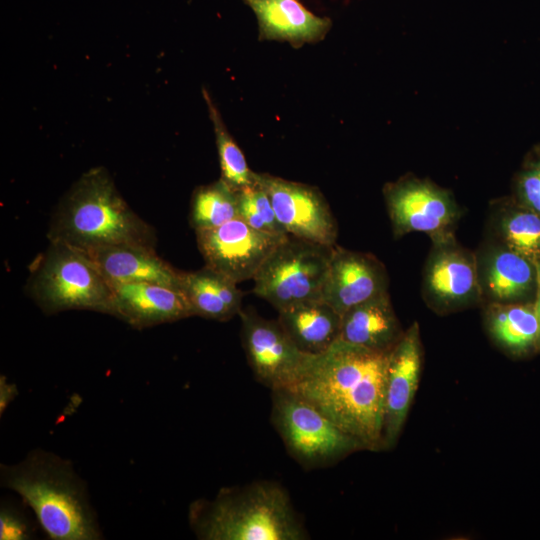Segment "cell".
<instances>
[{"instance_id": "cell-10", "label": "cell", "mask_w": 540, "mask_h": 540, "mask_svg": "<svg viewBox=\"0 0 540 540\" xmlns=\"http://www.w3.org/2000/svg\"><path fill=\"white\" fill-rule=\"evenodd\" d=\"M239 316L242 345L255 378L271 390L291 387L312 355L298 349L278 320L249 309Z\"/></svg>"}, {"instance_id": "cell-6", "label": "cell", "mask_w": 540, "mask_h": 540, "mask_svg": "<svg viewBox=\"0 0 540 540\" xmlns=\"http://www.w3.org/2000/svg\"><path fill=\"white\" fill-rule=\"evenodd\" d=\"M272 391L271 420L290 455L305 468L333 464L363 449L309 401L288 388Z\"/></svg>"}, {"instance_id": "cell-18", "label": "cell", "mask_w": 540, "mask_h": 540, "mask_svg": "<svg viewBox=\"0 0 540 540\" xmlns=\"http://www.w3.org/2000/svg\"><path fill=\"white\" fill-rule=\"evenodd\" d=\"M255 13L260 40L287 41L292 46L322 40L332 22L308 10L299 0H244Z\"/></svg>"}, {"instance_id": "cell-26", "label": "cell", "mask_w": 540, "mask_h": 540, "mask_svg": "<svg viewBox=\"0 0 540 540\" xmlns=\"http://www.w3.org/2000/svg\"><path fill=\"white\" fill-rule=\"evenodd\" d=\"M239 218L251 227L278 236L289 235L279 222L266 191L257 183L238 191Z\"/></svg>"}, {"instance_id": "cell-3", "label": "cell", "mask_w": 540, "mask_h": 540, "mask_svg": "<svg viewBox=\"0 0 540 540\" xmlns=\"http://www.w3.org/2000/svg\"><path fill=\"white\" fill-rule=\"evenodd\" d=\"M1 485L21 496L48 538H102L84 481L70 461L42 449L14 465L0 466Z\"/></svg>"}, {"instance_id": "cell-30", "label": "cell", "mask_w": 540, "mask_h": 540, "mask_svg": "<svg viewBox=\"0 0 540 540\" xmlns=\"http://www.w3.org/2000/svg\"><path fill=\"white\" fill-rule=\"evenodd\" d=\"M533 303H534L535 312H536V315L540 324V284H538L536 296ZM539 349H540V343H539Z\"/></svg>"}, {"instance_id": "cell-28", "label": "cell", "mask_w": 540, "mask_h": 540, "mask_svg": "<svg viewBox=\"0 0 540 540\" xmlns=\"http://www.w3.org/2000/svg\"><path fill=\"white\" fill-rule=\"evenodd\" d=\"M34 536V528L17 507L2 503L0 508V539L27 540Z\"/></svg>"}, {"instance_id": "cell-7", "label": "cell", "mask_w": 540, "mask_h": 540, "mask_svg": "<svg viewBox=\"0 0 540 540\" xmlns=\"http://www.w3.org/2000/svg\"><path fill=\"white\" fill-rule=\"evenodd\" d=\"M333 246L288 235L253 277V292L278 312L321 299Z\"/></svg>"}, {"instance_id": "cell-20", "label": "cell", "mask_w": 540, "mask_h": 540, "mask_svg": "<svg viewBox=\"0 0 540 540\" xmlns=\"http://www.w3.org/2000/svg\"><path fill=\"white\" fill-rule=\"evenodd\" d=\"M232 279L204 266L189 272L180 271V291L193 316L227 321L242 310L243 293Z\"/></svg>"}, {"instance_id": "cell-21", "label": "cell", "mask_w": 540, "mask_h": 540, "mask_svg": "<svg viewBox=\"0 0 540 540\" xmlns=\"http://www.w3.org/2000/svg\"><path fill=\"white\" fill-rule=\"evenodd\" d=\"M277 320L305 354L326 352L339 338L341 315L322 299L307 301L278 312Z\"/></svg>"}, {"instance_id": "cell-29", "label": "cell", "mask_w": 540, "mask_h": 540, "mask_svg": "<svg viewBox=\"0 0 540 540\" xmlns=\"http://www.w3.org/2000/svg\"><path fill=\"white\" fill-rule=\"evenodd\" d=\"M18 394L15 384L8 383L6 377L1 376L0 378V412L6 410L7 406L15 396Z\"/></svg>"}, {"instance_id": "cell-12", "label": "cell", "mask_w": 540, "mask_h": 540, "mask_svg": "<svg viewBox=\"0 0 540 540\" xmlns=\"http://www.w3.org/2000/svg\"><path fill=\"white\" fill-rule=\"evenodd\" d=\"M256 181L268 194L279 222L289 235L336 245V219L318 188L266 173H257Z\"/></svg>"}, {"instance_id": "cell-11", "label": "cell", "mask_w": 540, "mask_h": 540, "mask_svg": "<svg viewBox=\"0 0 540 540\" xmlns=\"http://www.w3.org/2000/svg\"><path fill=\"white\" fill-rule=\"evenodd\" d=\"M195 234L205 265L236 283L253 279L270 253L288 236L259 231L239 217Z\"/></svg>"}, {"instance_id": "cell-5", "label": "cell", "mask_w": 540, "mask_h": 540, "mask_svg": "<svg viewBox=\"0 0 540 540\" xmlns=\"http://www.w3.org/2000/svg\"><path fill=\"white\" fill-rule=\"evenodd\" d=\"M27 295L45 314L89 310L113 315V290L84 251L50 241L29 267Z\"/></svg>"}, {"instance_id": "cell-15", "label": "cell", "mask_w": 540, "mask_h": 540, "mask_svg": "<svg viewBox=\"0 0 540 540\" xmlns=\"http://www.w3.org/2000/svg\"><path fill=\"white\" fill-rule=\"evenodd\" d=\"M475 255L482 302H534L538 288L534 262L492 238Z\"/></svg>"}, {"instance_id": "cell-27", "label": "cell", "mask_w": 540, "mask_h": 540, "mask_svg": "<svg viewBox=\"0 0 540 540\" xmlns=\"http://www.w3.org/2000/svg\"><path fill=\"white\" fill-rule=\"evenodd\" d=\"M514 199L540 215V147L526 156L514 184Z\"/></svg>"}, {"instance_id": "cell-19", "label": "cell", "mask_w": 540, "mask_h": 540, "mask_svg": "<svg viewBox=\"0 0 540 540\" xmlns=\"http://www.w3.org/2000/svg\"><path fill=\"white\" fill-rule=\"evenodd\" d=\"M403 333L389 293L386 292L342 314L338 339L372 350L390 352Z\"/></svg>"}, {"instance_id": "cell-9", "label": "cell", "mask_w": 540, "mask_h": 540, "mask_svg": "<svg viewBox=\"0 0 540 540\" xmlns=\"http://www.w3.org/2000/svg\"><path fill=\"white\" fill-rule=\"evenodd\" d=\"M431 242L422 279L425 303L439 314L481 303L475 253L463 247L454 233Z\"/></svg>"}, {"instance_id": "cell-8", "label": "cell", "mask_w": 540, "mask_h": 540, "mask_svg": "<svg viewBox=\"0 0 540 540\" xmlns=\"http://www.w3.org/2000/svg\"><path fill=\"white\" fill-rule=\"evenodd\" d=\"M383 195L395 238L411 232L444 237L454 233L462 214L449 190L413 175L387 183Z\"/></svg>"}, {"instance_id": "cell-1", "label": "cell", "mask_w": 540, "mask_h": 540, "mask_svg": "<svg viewBox=\"0 0 540 540\" xmlns=\"http://www.w3.org/2000/svg\"><path fill=\"white\" fill-rule=\"evenodd\" d=\"M389 354L338 339L326 352L312 356L288 389L363 449L381 450Z\"/></svg>"}, {"instance_id": "cell-23", "label": "cell", "mask_w": 540, "mask_h": 540, "mask_svg": "<svg viewBox=\"0 0 540 540\" xmlns=\"http://www.w3.org/2000/svg\"><path fill=\"white\" fill-rule=\"evenodd\" d=\"M492 239L532 262L540 256V215L514 197L493 201L489 218Z\"/></svg>"}, {"instance_id": "cell-14", "label": "cell", "mask_w": 540, "mask_h": 540, "mask_svg": "<svg viewBox=\"0 0 540 540\" xmlns=\"http://www.w3.org/2000/svg\"><path fill=\"white\" fill-rule=\"evenodd\" d=\"M384 264L370 253L334 245L321 299L341 316L352 307L388 292Z\"/></svg>"}, {"instance_id": "cell-4", "label": "cell", "mask_w": 540, "mask_h": 540, "mask_svg": "<svg viewBox=\"0 0 540 540\" xmlns=\"http://www.w3.org/2000/svg\"><path fill=\"white\" fill-rule=\"evenodd\" d=\"M188 520L196 537L203 540L308 538L287 491L271 481L223 487L212 500H195Z\"/></svg>"}, {"instance_id": "cell-24", "label": "cell", "mask_w": 540, "mask_h": 540, "mask_svg": "<svg viewBox=\"0 0 540 540\" xmlns=\"http://www.w3.org/2000/svg\"><path fill=\"white\" fill-rule=\"evenodd\" d=\"M238 217V191L221 178L194 190L189 223L195 231L215 228Z\"/></svg>"}, {"instance_id": "cell-17", "label": "cell", "mask_w": 540, "mask_h": 540, "mask_svg": "<svg viewBox=\"0 0 540 540\" xmlns=\"http://www.w3.org/2000/svg\"><path fill=\"white\" fill-rule=\"evenodd\" d=\"M85 253L110 285L150 282L180 291V270L161 259L156 249L120 244Z\"/></svg>"}, {"instance_id": "cell-16", "label": "cell", "mask_w": 540, "mask_h": 540, "mask_svg": "<svg viewBox=\"0 0 540 540\" xmlns=\"http://www.w3.org/2000/svg\"><path fill=\"white\" fill-rule=\"evenodd\" d=\"M113 315L133 328L144 329L193 316L177 289L150 282L111 285Z\"/></svg>"}, {"instance_id": "cell-25", "label": "cell", "mask_w": 540, "mask_h": 540, "mask_svg": "<svg viewBox=\"0 0 540 540\" xmlns=\"http://www.w3.org/2000/svg\"><path fill=\"white\" fill-rule=\"evenodd\" d=\"M203 95L214 127L221 179L236 191L255 185L257 173L250 170L244 154L226 129L206 90H203Z\"/></svg>"}, {"instance_id": "cell-2", "label": "cell", "mask_w": 540, "mask_h": 540, "mask_svg": "<svg viewBox=\"0 0 540 540\" xmlns=\"http://www.w3.org/2000/svg\"><path fill=\"white\" fill-rule=\"evenodd\" d=\"M48 239L84 252L120 244L156 246L154 228L132 210L103 167L83 173L61 198Z\"/></svg>"}, {"instance_id": "cell-13", "label": "cell", "mask_w": 540, "mask_h": 540, "mask_svg": "<svg viewBox=\"0 0 540 540\" xmlns=\"http://www.w3.org/2000/svg\"><path fill=\"white\" fill-rule=\"evenodd\" d=\"M422 361L420 329L415 321L389 354L382 449H392L399 439L419 385Z\"/></svg>"}, {"instance_id": "cell-31", "label": "cell", "mask_w": 540, "mask_h": 540, "mask_svg": "<svg viewBox=\"0 0 540 540\" xmlns=\"http://www.w3.org/2000/svg\"><path fill=\"white\" fill-rule=\"evenodd\" d=\"M537 274L538 284H540V256L534 262Z\"/></svg>"}, {"instance_id": "cell-22", "label": "cell", "mask_w": 540, "mask_h": 540, "mask_svg": "<svg viewBox=\"0 0 540 540\" xmlns=\"http://www.w3.org/2000/svg\"><path fill=\"white\" fill-rule=\"evenodd\" d=\"M485 305L486 327L498 345L515 355L539 349L540 324L533 302Z\"/></svg>"}]
</instances>
